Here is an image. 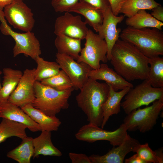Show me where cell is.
Returning <instances> with one entry per match:
<instances>
[{
    "mask_svg": "<svg viewBox=\"0 0 163 163\" xmlns=\"http://www.w3.org/2000/svg\"><path fill=\"white\" fill-rule=\"evenodd\" d=\"M111 55L110 61L115 71L126 81L148 78L149 58L131 43L119 39Z\"/></svg>",
    "mask_w": 163,
    "mask_h": 163,
    "instance_id": "6da1fadb",
    "label": "cell"
},
{
    "mask_svg": "<svg viewBox=\"0 0 163 163\" xmlns=\"http://www.w3.org/2000/svg\"><path fill=\"white\" fill-rule=\"evenodd\" d=\"M80 90L76 97L78 106L87 116L89 123L101 126L103 119L102 107L108 94L109 85L89 78Z\"/></svg>",
    "mask_w": 163,
    "mask_h": 163,
    "instance_id": "7a4b0ae2",
    "label": "cell"
},
{
    "mask_svg": "<svg viewBox=\"0 0 163 163\" xmlns=\"http://www.w3.org/2000/svg\"><path fill=\"white\" fill-rule=\"evenodd\" d=\"M120 37L133 44L149 58L163 55V32L156 28L137 29L128 26Z\"/></svg>",
    "mask_w": 163,
    "mask_h": 163,
    "instance_id": "3957f363",
    "label": "cell"
},
{
    "mask_svg": "<svg viewBox=\"0 0 163 163\" xmlns=\"http://www.w3.org/2000/svg\"><path fill=\"white\" fill-rule=\"evenodd\" d=\"M75 90L59 91L36 81L34 84L35 99L33 106L49 116H56L62 110L69 107V99Z\"/></svg>",
    "mask_w": 163,
    "mask_h": 163,
    "instance_id": "277c9868",
    "label": "cell"
},
{
    "mask_svg": "<svg viewBox=\"0 0 163 163\" xmlns=\"http://www.w3.org/2000/svg\"><path fill=\"white\" fill-rule=\"evenodd\" d=\"M152 104L144 108H139L127 114L123 123L127 131L139 130L145 133L151 130L163 108V97L157 100Z\"/></svg>",
    "mask_w": 163,
    "mask_h": 163,
    "instance_id": "5b68a950",
    "label": "cell"
},
{
    "mask_svg": "<svg viewBox=\"0 0 163 163\" xmlns=\"http://www.w3.org/2000/svg\"><path fill=\"white\" fill-rule=\"evenodd\" d=\"M0 30L6 35H10L15 42L13 48V56L15 57L21 54L28 56L34 60L41 54L40 45L34 33L31 31L19 33L13 30L8 25L3 11H0Z\"/></svg>",
    "mask_w": 163,
    "mask_h": 163,
    "instance_id": "8992f818",
    "label": "cell"
},
{
    "mask_svg": "<svg viewBox=\"0 0 163 163\" xmlns=\"http://www.w3.org/2000/svg\"><path fill=\"white\" fill-rule=\"evenodd\" d=\"M163 97V87L154 88L147 79L134 88H131L121 103V107L128 114L142 106H148Z\"/></svg>",
    "mask_w": 163,
    "mask_h": 163,
    "instance_id": "52a82bcc",
    "label": "cell"
},
{
    "mask_svg": "<svg viewBox=\"0 0 163 163\" xmlns=\"http://www.w3.org/2000/svg\"><path fill=\"white\" fill-rule=\"evenodd\" d=\"M84 47L82 49L77 61L84 62L92 69L99 68L100 62H107V46L104 40L98 34L88 29Z\"/></svg>",
    "mask_w": 163,
    "mask_h": 163,
    "instance_id": "ba28073f",
    "label": "cell"
},
{
    "mask_svg": "<svg viewBox=\"0 0 163 163\" xmlns=\"http://www.w3.org/2000/svg\"><path fill=\"white\" fill-rule=\"evenodd\" d=\"M123 123L115 130L109 131L89 123L82 126L75 136L79 141L92 143L99 140H106L113 146H116L128 137L129 135Z\"/></svg>",
    "mask_w": 163,
    "mask_h": 163,
    "instance_id": "9c48e42d",
    "label": "cell"
},
{
    "mask_svg": "<svg viewBox=\"0 0 163 163\" xmlns=\"http://www.w3.org/2000/svg\"><path fill=\"white\" fill-rule=\"evenodd\" d=\"M24 0H13L4 8L5 17L14 27L24 32L31 31L35 23L31 9Z\"/></svg>",
    "mask_w": 163,
    "mask_h": 163,
    "instance_id": "30bf717a",
    "label": "cell"
},
{
    "mask_svg": "<svg viewBox=\"0 0 163 163\" xmlns=\"http://www.w3.org/2000/svg\"><path fill=\"white\" fill-rule=\"evenodd\" d=\"M56 57V62L69 77L75 90H80L88 80V73L92 69L87 64L76 61L67 55L57 53Z\"/></svg>",
    "mask_w": 163,
    "mask_h": 163,
    "instance_id": "8fae6325",
    "label": "cell"
},
{
    "mask_svg": "<svg viewBox=\"0 0 163 163\" xmlns=\"http://www.w3.org/2000/svg\"><path fill=\"white\" fill-rule=\"evenodd\" d=\"M86 24L80 15L66 12L56 18L54 33L56 36L64 35L82 40L85 39L88 29Z\"/></svg>",
    "mask_w": 163,
    "mask_h": 163,
    "instance_id": "7c38bea8",
    "label": "cell"
},
{
    "mask_svg": "<svg viewBox=\"0 0 163 163\" xmlns=\"http://www.w3.org/2000/svg\"><path fill=\"white\" fill-rule=\"evenodd\" d=\"M35 69H26L24 71L17 86L8 99L9 102L20 107L32 104L35 98Z\"/></svg>",
    "mask_w": 163,
    "mask_h": 163,
    "instance_id": "4fadbf2b",
    "label": "cell"
},
{
    "mask_svg": "<svg viewBox=\"0 0 163 163\" xmlns=\"http://www.w3.org/2000/svg\"><path fill=\"white\" fill-rule=\"evenodd\" d=\"M125 16H116L113 14L111 7L104 12V19L98 34L105 40L107 46V57L108 61L111 58L112 49L120 37L121 29L117 28V24L124 19Z\"/></svg>",
    "mask_w": 163,
    "mask_h": 163,
    "instance_id": "5bb4252c",
    "label": "cell"
},
{
    "mask_svg": "<svg viewBox=\"0 0 163 163\" xmlns=\"http://www.w3.org/2000/svg\"><path fill=\"white\" fill-rule=\"evenodd\" d=\"M140 143L129 135L120 145L113 147L102 155H92L89 156L91 163H123L126 155L133 152Z\"/></svg>",
    "mask_w": 163,
    "mask_h": 163,
    "instance_id": "9a60e30c",
    "label": "cell"
},
{
    "mask_svg": "<svg viewBox=\"0 0 163 163\" xmlns=\"http://www.w3.org/2000/svg\"><path fill=\"white\" fill-rule=\"evenodd\" d=\"M88 76L89 78L96 80L105 81L116 91L121 90L127 87H133L132 83L126 80L105 63L100 64V67L97 69H92L89 72Z\"/></svg>",
    "mask_w": 163,
    "mask_h": 163,
    "instance_id": "2e32d148",
    "label": "cell"
},
{
    "mask_svg": "<svg viewBox=\"0 0 163 163\" xmlns=\"http://www.w3.org/2000/svg\"><path fill=\"white\" fill-rule=\"evenodd\" d=\"M0 117L23 124L32 132L41 131L39 125L20 107L8 101L0 102Z\"/></svg>",
    "mask_w": 163,
    "mask_h": 163,
    "instance_id": "e0dca14e",
    "label": "cell"
},
{
    "mask_svg": "<svg viewBox=\"0 0 163 163\" xmlns=\"http://www.w3.org/2000/svg\"><path fill=\"white\" fill-rule=\"evenodd\" d=\"M81 14L85 19V22L97 32L102 24L104 12L88 3L78 2L69 11Z\"/></svg>",
    "mask_w": 163,
    "mask_h": 163,
    "instance_id": "ac0fdd59",
    "label": "cell"
},
{
    "mask_svg": "<svg viewBox=\"0 0 163 163\" xmlns=\"http://www.w3.org/2000/svg\"><path fill=\"white\" fill-rule=\"evenodd\" d=\"M108 84L109 86V92L102 107L103 119L101 126L102 129L111 116L117 114L120 112L121 101L131 88L127 87L120 91H116L110 85Z\"/></svg>",
    "mask_w": 163,
    "mask_h": 163,
    "instance_id": "d6986e66",
    "label": "cell"
},
{
    "mask_svg": "<svg viewBox=\"0 0 163 163\" xmlns=\"http://www.w3.org/2000/svg\"><path fill=\"white\" fill-rule=\"evenodd\" d=\"M32 119L40 126L41 131H57L61 124L56 116L47 115L40 110L34 107L31 104L20 107Z\"/></svg>",
    "mask_w": 163,
    "mask_h": 163,
    "instance_id": "ffe728a7",
    "label": "cell"
},
{
    "mask_svg": "<svg viewBox=\"0 0 163 163\" xmlns=\"http://www.w3.org/2000/svg\"><path fill=\"white\" fill-rule=\"evenodd\" d=\"M37 137L33 138L34 149V158H37L40 155L60 157L61 152L53 144L51 139V132L41 131Z\"/></svg>",
    "mask_w": 163,
    "mask_h": 163,
    "instance_id": "44dd1931",
    "label": "cell"
},
{
    "mask_svg": "<svg viewBox=\"0 0 163 163\" xmlns=\"http://www.w3.org/2000/svg\"><path fill=\"white\" fill-rule=\"evenodd\" d=\"M3 81L0 91V102L8 101L10 95L17 86L22 75V72L10 68L3 69Z\"/></svg>",
    "mask_w": 163,
    "mask_h": 163,
    "instance_id": "7402d4cb",
    "label": "cell"
},
{
    "mask_svg": "<svg viewBox=\"0 0 163 163\" xmlns=\"http://www.w3.org/2000/svg\"><path fill=\"white\" fill-rule=\"evenodd\" d=\"M81 40L64 35L56 36L54 44L57 53L69 56L76 60L82 50Z\"/></svg>",
    "mask_w": 163,
    "mask_h": 163,
    "instance_id": "603a6c76",
    "label": "cell"
},
{
    "mask_svg": "<svg viewBox=\"0 0 163 163\" xmlns=\"http://www.w3.org/2000/svg\"><path fill=\"white\" fill-rule=\"evenodd\" d=\"M125 24L137 29L146 27L155 28L162 30L163 23L154 18L145 10H141L131 17L127 18Z\"/></svg>",
    "mask_w": 163,
    "mask_h": 163,
    "instance_id": "cb8c5ba5",
    "label": "cell"
},
{
    "mask_svg": "<svg viewBox=\"0 0 163 163\" xmlns=\"http://www.w3.org/2000/svg\"><path fill=\"white\" fill-rule=\"evenodd\" d=\"M33 139L27 136L22 139L19 145L8 152L7 157L19 163H30L34 152Z\"/></svg>",
    "mask_w": 163,
    "mask_h": 163,
    "instance_id": "d4e9b609",
    "label": "cell"
},
{
    "mask_svg": "<svg viewBox=\"0 0 163 163\" xmlns=\"http://www.w3.org/2000/svg\"><path fill=\"white\" fill-rule=\"evenodd\" d=\"M27 127L24 124L5 118H2L0 123V143L12 136L21 139L27 137Z\"/></svg>",
    "mask_w": 163,
    "mask_h": 163,
    "instance_id": "484cf974",
    "label": "cell"
},
{
    "mask_svg": "<svg viewBox=\"0 0 163 163\" xmlns=\"http://www.w3.org/2000/svg\"><path fill=\"white\" fill-rule=\"evenodd\" d=\"M37 64L35 69V77L37 81H41L57 74L61 69L57 62L45 60L40 56L35 60Z\"/></svg>",
    "mask_w": 163,
    "mask_h": 163,
    "instance_id": "4316f807",
    "label": "cell"
},
{
    "mask_svg": "<svg viewBox=\"0 0 163 163\" xmlns=\"http://www.w3.org/2000/svg\"><path fill=\"white\" fill-rule=\"evenodd\" d=\"M161 5L155 0H126L121 8L120 13L129 17L140 10H152Z\"/></svg>",
    "mask_w": 163,
    "mask_h": 163,
    "instance_id": "83f0119b",
    "label": "cell"
},
{
    "mask_svg": "<svg viewBox=\"0 0 163 163\" xmlns=\"http://www.w3.org/2000/svg\"><path fill=\"white\" fill-rule=\"evenodd\" d=\"M149 70L147 79L154 88L163 87V57L159 56L149 58Z\"/></svg>",
    "mask_w": 163,
    "mask_h": 163,
    "instance_id": "f1b7e54d",
    "label": "cell"
},
{
    "mask_svg": "<svg viewBox=\"0 0 163 163\" xmlns=\"http://www.w3.org/2000/svg\"><path fill=\"white\" fill-rule=\"evenodd\" d=\"M40 82L43 85L59 91H64L74 88L69 78L62 69L57 74L44 79Z\"/></svg>",
    "mask_w": 163,
    "mask_h": 163,
    "instance_id": "f546056e",
    "label": "cell"
},
{
    "mask_svg": "<svg viewBox=\"0 0 163 163\" xmlns=\"http://www.w3.org/2000/svg\"><path fill=\"white\" fill-rule=\"evenodd\" d=\"M163 148L155 151L149 147L148 143L139 144L133 152H136L147 163H162L163 162Z\"/></svg>",
    "mask_w": 163,
    "mask_h": 163,
    "instance_id": "4dcf8cb0",
    "label": "cell"
},
{
    "mask_svg": "<svg viewBox=\"0 0 163 163\" xmlns=\"http://www.w3.org/2000/svg\"><path fill=\"white\" fill-rule=\"evenodd\" d=\"M79 0H52L51 4L56 12H68L73 5Z\"/></svg>",
    "mask_w": 163,
    "mask_h": 163,
    "instance_id": "1f68e13d",
    "label": "cell"
},
{
    "mask_svg": "<svg viewBox=\"0 0 163 163\" xmlns=\"http://www.w3.org/2000/svg\"><path fill=\"white\" fill-rule=\"evenodd\" d=\"M78 2L89 4L104 12L111 7L108 0H79Z\"/></svg>",
    "mask_w": 163,
    "mask_h": 163,
    "instance_id": "d6a6232c",
    "label": "cell"
},
{
    "mask_svg": "<svg viewBox=\"0 0 163 163\" xmlns=\"http://www.w3.org/2000/svg\"><path fill=\"white\" fill-rule=\"evenodd\" d=\"M69 156L72 163H91L89 156L85 154L69 152Z\"/></svg>",
    "mask_w": 163,
    "mask_h": 163,
    "instance_id": "836d02e7",
    "label": "cell"
},
{
    "mask_svg": "<svg viewBox=\"0 0 163 163\" xmlns=\"http://www.w3.org/2000/svg\"><path fill=\"white\" fill-rule=\"evenodd\" d=\"M110 4L112 12L118 16L120 14L121 8L126 0H108Z\"/></svg>",
    "mask_w": 163,
    "mask_h": 163,
    "instance_id": "e575fe53",
    "label": "cell"
},
{
    "mask_svg": "<svg viewBox=\"0 0 163 163\" xmlns=\"http://www.w3.org/2000/svg\"><path fill=\"white\" fill-rule=\"evenodd\" d=\"M151 14L157 20L163 21V7L161 5L157 6L152 10Z\"/></svg>",
    "mask_w": 163,
    "mask_h": 163,
    "instance_id": "d590c367",
    "label": "cell"
},
{
    "mask_svg": "<svg viewBox=\"0 0 163 163\" xmlns=\"http://www.w3.org/2000/svg\"><path fill=\"white\" fill-rule=\"evenodd\" d=\"M125 163H147L136 153L130 157L124 159Z\"/></svg>",
    "mask_w": 163,
    "mask_h": 163,
    "instance_id": "8d00e7d4",
    "label": "cell"
},
{
    "mask_svg": "<svg viewBox=\"0 0 163 163\" xmlns=\"http://www.w3.org/2000/svg\"><path fill=\"white\" fill-rule=\"evenodd\" d=\"M13 0H0V8L4 7L11 3Z\"/></svg>",
    "mask_w": 163,
    "mask_h": 163,
    "instance_id": "74e56055",
    "label": "cell"
},
{
    "mask_svg": "<svg viewBox=\"0 0 163 163\" xmlns=\"http://www.w3.org/2000/svg\"><path fill=\"white\" fill-rule=\"evenodd\" d=\"M2 72L0 70V91L1 90V87H2V85L1 83V75L2 74Z\"/></svg>",
    "mask_w": 163,
    "mask_h": 163,
    "instance_id": "f35d334b",
    "label": "cell"
}]
</instances>
